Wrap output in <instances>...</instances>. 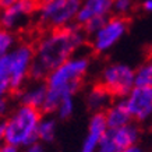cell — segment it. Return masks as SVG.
I'll list each match as a JSON object with an SVG mask.
<instances>
[{
    "instance_id": "obj_1",
    "label": "cell",
    "mask_w": 152,
    "mask_h": 152,
    "mask_svg": "<svg viewBox=\"0 0 152 152\" xmlns=\"http://www.w3.org/2000/svg\"><path fill=\"white\" fill-rule=\"evenodd\" d=\"M85 41L87 34L78 24L52 29L39 39L35 46V57L29 78L34 81L46 80L56 67L77 55V52L85 45Z\"/></svg>"
},
{
    "instance_id": "obj_2",
    "label": "cell",
    "mask_w": 152,
    "mask_h": 152,
    "mask_svg": "<svg viewBox=\"0 0 152 152\" xmlns=\"http://www.w3.org/2000/svg\"><path fill=\"white\" fill-rule=\"evenodd\" d=\"M89 70V59L87 56L75 55L59 67H56L46 77L48 96L42 113L53 115L59 103L64 98L74 96L78 92L84 75Z\"/></svg>"
},
{
    "instance_id": "obj_3",
    "label": "cell",
    "mask_w": 152,
    "mask_h": 152,
    "mask_svg": "<svg viewBox=\"0 0 152 152\" xmlns=\"http://www.w3.org/2000/svg\"><path fill=\"white\" fill-rule=\"evenodd\" d=\"M42 116V110L20 103L4 120L6 144L25 149L38 142V127Z\"/></svg>"
},
{
    "instance_id": "obj_4",
    "label": "cell",
    "mask_w": 152,
    "mask_h": 152,
    "mask_svg": "<svg viewBox=\"0 0 152 152\" xmlns=\"http://www.w3.org/2000/svg\"><path fill=\"white\" fill-rule=\"evenodd\" d=\"M35 57V48L28 43L15 45L11 52L0 57V77L10 81L13 91H20L27 85Z\"/></svg>"
},
{
    "instance_id": "obj_5",
    "label": "cell",
    "mask_w": 152,
    "mask_h": 152,
    "mask_svg": "<svg viewBox=\"0 0 152 152\" xmlns=\"http://www.w3.org/2000/svg\"><path fill=\"white\" fill-rule=\"evenodd\" d=\"M81 0H49L39 6L38 21L52 29L69 27L77 21Z\"/></svg>"
},
{
    "instance_id": "obj_6",
    "label": "cell",
    "mask_w": 152,
    "mask_h": 152,
    "mask_svg": "<svg viewBox=\"0 0 152 152\" xmlns=\"http://www.w3.org/2000/svg\"><path fill=\"white\" fill-rule=\"evenodd\" d=\"M101 85L112 96L123 99L135 87V70L126 63L107 64L101 73Z\"/></svg>"
},
{
    "instance_id": "obj_7",
    "label": "cell",
    "mask_w": 152,
    "mask_h": 152,
    "mask_svg": "<svg viewBox=\"0 0 152 152\" xmlns=\"http://www.w3.org/2000/svg\"><path fill=\"white\" fill-rule=\"evenodd\" d=\"M129 29V21L126 17L113 15L106 20V23L96 34L91 37V48L95 53H106L119 43Z\"/></svg>"
},
{
    "instance_id": "obj_8",
    "label": "cell",
    "mask_w": 152,
    "mask_h": 152,
    "mask_svg": "<svg viewBox=\"0 0 152 152\" xmlns=\"http://www.w3.org/2000/svg\"><path fill=\"white\" fill-rule=\"evenodd\" d=\"M141 129L137 123H130L119 129H107L99 145V152H124L127 148L138 144Z\"/></svg>"
},
{
    "instance_id": "obj_9",
    "label": "cell",
    "mask_w": 152,
    "mask_h": 152,
    "mask_svg": "<svg viewBox=\"0 0 152 152\" xmlns=\"http://www.w3.org/2000/svg\"><path fill=\"white\" fill-rule=\"evenodd\" d=\"M130 115L135 123H147L152 119V88L134 87L123 98Z\"/></svg>"
},
{
    "instance_id": "obj_10",
    "label": "cell",
    "mask_w": 152,
    "mask_h": 152,
    "mask_svg": "<svg viewBox=\"0 0 152 152\" xmlns=\"http://www.w3.org/2000/svg\"><path fill=\"white\" fill-rule=\"evenodd\" d=\"M38 0H18L7 9L0 10V28L13 31L18 28L37 10Z\"/></svg>"
},
{
    "instance_id": "obj_11",
    "label": "cell",
    "mask_w": 152,
    "mask_h": 152,
    "mask_svg": "<svg viewBox=\"0 0 152 152\" xmlns=\"http://www.w3.org/2000/svg\"><path fill=\"white\" fill-rule=\"evenodd\" d=\"M107 124L103 113H92L89 117L87 133L84 137L78 152H99V145L103 135L107 131Z\"/></svg>"
},
{
    "instance_id": "obj_12",
    "label": "cell",
    "mask_w": 152,
    "mask_h": 152,
    "mask_svg": "<svg viewBox=\"0 0 152 152\" xmlns=\"http://www.w3.org/2000/svg\"><path fill=\"white\" fill-rule=\"evenodd\" d=\"M113 13V0H81L75 24L85 25L94 18H109Z\"/></svg>"
},
{
    "instance_id": "obj_13",
    "label": "cell",
    "mask_w": 152,
    "mask_h": 152,
    "mask_svg": "<svg viewBox=\"0 0 152 152\" xmlns=\"http://www.w3.org/2000/svg\"><path fill=\"white\" fill-rule=\"evenodd\" d=\"M17 96H18V101L21 105L32 106L35 109L42 110L48 96L46 81H34V80H31V83L27 84L23 89H20Z\"/></svg>"
},
{
    "instance_id": "obj_14",
    "label": "cell",
    "mask_w": 152,
    "mask_h": 152,
    "mask_svg": "<svg viewBox=\"0 0 152 152\" xmlns=\"http://www.w3.org/2000/svg\"><path fill=\"white\" fill-rule=\"evenodd\" d=\"M103 115L109 129H119L133 123V117L127 109L124 99H117L116 102H112V105L103 112Z\"/></svg>"
},
{
    "instance_id": "obj_15",
    "label": "cell",
    "mask_w": 152,
    "mask_h": 152,
    "mask_svg": "<svg viewBox=\"0 0 152 152\" xmlns=\"http://www.w3.org/2000/svg\"><path fill=\"white\" fill-rule=\"evenodd\" d=\"M112 98L113 96L110 95V92L105 87H102L101 84H98L89 88L85 96V103L92 113H103L112 105Z\"/></svg>"
},
{
    "instance_id": "obj_16",
    "label": "cell",
    "mask_w": 152,
    "mask_h": 152,
    "mask_svg": "<svg viewBox=\"0 0 152 152\" xmlns=\"http://www.w3.org/2000/svg\"><path fill=\"white\" fill-rule=\"evenodd\" d=\"M57 137V117L53 115L42 116L38 127V141L42 144H50Z\"/></svg>"
},
{
    "instance_id": "obj_17",
    "label": "cell",
    "mask_w": 152,
    "mask_h": 152,
    "mask_svg": "<svg viewBox=\"0 0 152 152\" xmlns=\"http://www.w3.org/2000/svg\"><path fill=\"white\" fill-rule=\"evenodd\" d=\"M135 87L152 88V60H148L135 70Z\"/></svg>"
},
{
    "instance_id": "obj_18",
    "label": "cell",
    "mask_w": 152,
    "mask_h": 152,
    "mask_svg": "<svg viewBox=\"0 0 152 152\" xmlns=\"http://www.w3.org/2000/svg\"><path fill=\"white\" fill-rule=\"evenodd\" d=\"M74 110H75L74 96H67L59 103L55 115H56V117L60 120H67L74 115Z\"/></svg>"
},
{
    "instance_id": "obj_19",
    "label": "cell",
    "mask_w": 152,
    "mask_h": 152,
    "mask_svg": "<svg viewBox=\"0 0 152 152\" xmlns=\"http://www.w3.org/2000/svg\"><path fill=\"white\" fill-rule=\"evenodd\" d=\"M15 48V37L11 31L0 28V57L6 56Z\"/></svg>"
},
{
    "instance_id": "obj_20",
    "label": "cell",
    "mask_w": 152,
    "mask_h": 152,
    "mask_svg": "<svg viewBox=\"0 0 152 152\" xmlns=\"http://www.w3.org/2000/svg\"><path fill=\"white\" fill-rule=\"evenodd\" d=\"M134 7V0H113V13L115 15L126 17Z\"/></svg>"
},
{
    "instance_id": "obj_21",
    "label": "cell",
    "mask_w": 152,
    "mask_h": 152,
    "mask_svg": "<svg viewBox=\"0 0 152 152\" xmlns=\"http://www.w3.org/2000/svg\"><path fill=\"white\" fill-rule=\"evenodd\" d=\"M10 109H11V106H10V101L7 99V96L0 98V121L7 119V116L11 113Z\"/></svg>"
},
{
    "instance_id": "obj_22",
    "label": "cell",
    "mask_w": 152,
    "mask_h": 152,
    "mask_svg": "<svg viewBox=\"0 0 152 152\" xmlns=\"http://www.w3.org/2000/svg\"><path fill=\"white\" fill-rule=\"evenodd\" d=\"M11 91H13V89H11V85H10L9 80L0 77V98L7 96Z\"/></svg>"
},
{
    "instance_id": "obj_23",
    "label": "cell",
    "mask_w": 152,
    "mask_h": 152,
    "mask_svg": "<svg viewBox=\"0 0 152 152\" xmlns=\"http://www.w3.org/2000/svg\"><path fill=\"white\" fill-rule=\"evenodd\" d=\"M23 152H46V151H45V147H43V144L38 141V142L32 144V145L27 147L25 149H23Z\"/></svg>"
},
{
    "instance_id": "obj_24",
    "label": "cell",
    "mask_w": 152,
    "mask_h": 152,
    "mask_svg": "<svg viewBox=\"0 0 152 152\" xmlns=\"http://www.w3.org/2000/svg\"><path fill=\"white\" fill-rule=\"evenodd\" d=\"M0 152H23V149L14 147V145H10V144H4L0 147Z\"/></svg>"
},
{
    "instance_id": "obj_25",
    "label": "cell",
    "mask_w": 152,
    "mask_h": 152,
    "mask_svg": "<svg viewBox=\"0 0 152 152\" xmlns=\"http://www.w3.org/2000/svg\"><path fill=\"white\" fill-rule=\"evenodd\" d=\"M6 144V124L4 120L0 121V147Z\"/></svg>"
},
{
    "instance_id": "obj_26",
    "label": "cell",
    "mask_w": 152,
    "mask_h": 152,
    "mask_svg": "<svg viewBox=\"0 0 152 152\" xmlns=\"http://www.w3.org/2000/svg\"><path fill=\"white\" fill-rule=\"evenodd\" d=\"M124 152H148V151L142 147V145H140V144H135V145H133V147L127 148Z\"/></svg>"
},
{
    "instance_id": "obj_27",
    "label": "cell",
    "mask_w": 152,
    "mask_h": 152,
    "mask_svg": "<svg viewBox=\"0 0 152 152\" xmlns=\"http://www.w3.org/2000/svg\"><path fill=\"white\" fill-rule=\"evenodd\" d=\"M142 10L152 14V0H142Z\"/></svg>"
},
{
    "instance_id": "obj_28",
    "label": "cell",
    "mask_w": 152,
    "mask_h": 152,
    "mask_svg": "<svg viewBox=\"0 0 152 152\" xmlns=\"http://www.w3.org/2000/svg\"><path fill=\"white\" fill-rule=\"evenodd\" d=\"M18 0H0V10L1 9H7L10 6H13L14 3H17Z\"/></svg>"
},
{
    "instance_id": "obj_29",
    "label": "cell",
    "mask_w": 152,
    "mask_h": 152,
    "mask_svg": "<svg viewBox=\"0 0 152 152\" xmlns=\"http://www.w3.org/2000/svg\"><path fill=\"white\" fill-rule=\"evenodd\" d=\"M38 1H41V3H45V1H49V0H38Z\"/></svg>"
}]
</instances>
